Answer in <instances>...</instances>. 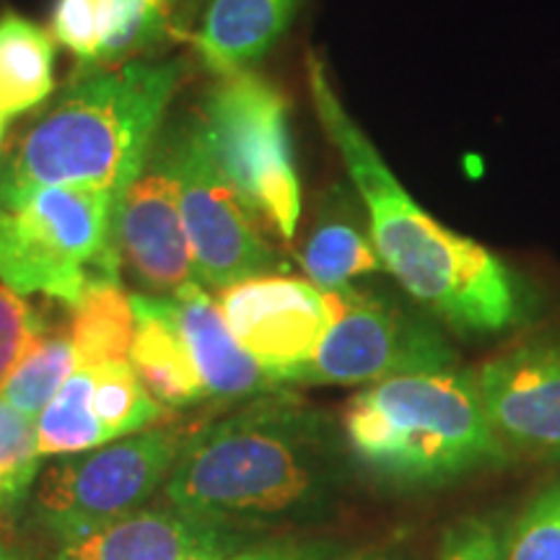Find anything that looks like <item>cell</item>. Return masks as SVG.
<instances>
[{"mask_svg": "<svg viewBox=\"0 0 560 560\" xmlns=\"http://www.w3.org/2000/svg\"><path fill=\"white\" fill-rule=\"evenodd\" d=\"M342 450L325 412L276 387L195 425L161 490L174 506L272 537L330 520L346 488Z\"/></svg>", "mask_w": 560, "mask_h": 560, "instance_id": "cell-1", "label": "cell"}, {"mask_svg": "<svg viewBox=\"0 0 560 560\" xmlns=\"http://www.w3.org/2000/svg\"><path fill=\"white\" fill-rule=\"evenodd\" d=\"M306 81L322 130L366 213L382 268L454 332L499 335L520 325L527 314V293L509 265L480 242L433 219L405 190L380 149L342 107L317 55L306 58Z\"/></svg>", "mask_w": 560, "mask_h": 560, "instance_id": "cell-2", "label": "cell"}, {"mask_svg": "<svg viewBox=\"0 0 560 560\" xmlns=\"http://www.w3.org/2000/svg\"><path fill=\"white\" fill-rule=\"evenodd\" d=\"M187 62L130 60L83 68L0 151V202L37 187H86L122 200L138 177Z\"/></svg>", "mask_w": 560, "mask_h": 560, "instance_id": "cell-3", "label": "cell"}, {"mask_svg": "<svg viewBox=\"0 0 560 560\" xmlns=\"http://www.w3.org/2000/svg\"><path fill=\"white\" fill-rule=\"evenodd\" d=\"M340 429L350 462L389 488H436L506 459L470 371L369 384L346 405Z\"/></svg>", "mask_w": 560, "mask_h": 560, "instance_id": "cell-4", "label": "cell"}, {"mask_svg": "<svg viewBox=\"0 0 560 560\" xmlns=\"http://www.w3.org/2000/svg\"><path fill=\"white\" fill-rule=\"evenodd\" d=\"M120 206L112 192L60 185L0 202V283L73 310L89 283L120 280Z\"/></svg>", "mask_w": 560, "mask_h": 560, "instance_id": "cell-5", "label": "cell"}, {"mask_svg": "<svg viewBox=\"0 0 560 560\" xmlns=\"http://www.w3.org/2000/svg\"><path fill=\"white\" fill-rule=\"evenodd\" d=\"M198 117L215 164L255 219L291 242L301 219V182L283 94L255 70L219 75Z\"/></svg>", "mask_w": 560, "mask_h": 560, "instance_id": "cell-6", "label": "cell"}, {"mask_svg": "<svg viewBox=\"0 0 560 560\" xmlns=\"http://www.w3.org/2000/svg\"><path fill=\"white\" fill-rule=\"evenodd\" d=\"M192 431L195 425H153L58 459L32 490V524L62 545L132 514L164 488Z\"/></svg>", "mask_w": 560, "mask_h": 560, "instance_id": "cell-7", "label": "cell"}, {"mask_svg": "<svg viewBox=\"0 0 560 560\" xmlns=\"http://www.w3.org/2000/svg\"><path fill=\"white\" fill-rule=\"evenodd\" d=\"M325 296L330 325L312 359L289 376V384L348 387L457 369L450 340L429 319L389 296L353 285L325 291Z\"/></svg>", "mask_w": 560, "mask_h": 560, "instance_id": "cell-8", "label": "cell"}, {"mask_svg": "<svg viewBox=\"0 0 560 560\" xmlns=\"http://www.w3.org/2000/svg\"><path fill=\"white\" fill-rule=\"evenodd\" d=\"M177 130L179 210L198 283L223 291L240 280L283 268L280 255L265 240L262 223L215 164L200 117H177Z\"/></svg>", "mask_w": 560, "mask_h": 560, "instance_id": "cell-9", "label": "cell"}, {"mask_svg": "<svg viewBox=\"0 0 560 560\" xmlns=\"http://www.w3.org/2000/svg\"><path fill=\"white\" fill-rule=\"evenodd\" d=\"M117 255L120 268L130 270L153 296H174L200 285L179 210L177 120L161 125L138 177L122 195Z\"/></svg>", "mask_w": 560, "mask_h": 560, "instance_id": "cell-10", "label": "cell"}, {"mask_svg": "<svg viewBox=\"0 0 560 560\" xmlns=\"http://www.w3.org/2000/svg\"><path fill=\"white\" fill-rule=\"evenodd\" d=\"M221 317L236 342L276 384L312 359L330 325L325 291L312 280L255 276L219 291Z\"/></svg>", "mask_w": 560, "mask_h": 560, "instance_id": "cell-11", "label": "cell"}, {"mask_svg": "<svg viewBox=\"0 0 560 560\" xmlns=\"http://www.w3.org/2000/svg\"><path fill=\"white\" fill-rule=\"evenodd\" d=\"M482 410L503 446L560 457V338H537L475 371Z\"/></svg>", "mask_w": 560, "mask_h": 560, "instance_id": "cell-12", "label": "cell"}, {"mask_svg": "<svg viewBox=\"0 0 560 560\" xmlns=\"http://www.w3.org/2000/svg\"><path fill=\"white\" fill-rule=\"evenodd\" d=\"M265 540L170 501L145 503L79 540L55 545L52 560H195Z\"/></svg>", "mask_w": 560, "mask_h": 560, "instance_id": "cell-13", "label": "cell"}, {"mask_svg": "<svg viewBox=\"0 0 560 560\" xmlns=\"http://www.w3.org/2000/svg\"><path fill=\"white\" fill-rule=\"evenodd\" d=\"M174 319L200 371L208 400L244 402L280 387L260 369L252 355L236 342L221 317L219 304L202 285H190L170 296Z\"/></svg>", "mask_w": 560, "mask_h": 560, "instance_id": "cell-14", "label": "cell"}, {"mask_svg": "<svg viewBox=\"0 0 560 560\" xmlns=\"http://www.w3.org/2000/svg\"><path fill=\"white\" fill-rule=\"evenodd\" d=\"M136 335H132L130 366L153 400L164 408H192L206 402L200 371L174 319L170 296L132 293Z\"/></svg>", "mask_w": 560, "mask_h": 560, "instance_id": "cell-15", "label": "cell"}, {"mask_svg": "<svg viewBox=\"0 0 560 560\" xmlns=\"http://www.w3.org/2000/svg\"><path fill=\"white\" fill-rule=\"evenodd\" d=\"M301 0H208L202 11L195 50L215 75L252 70L296 16Z\"/></svg>", "mask_w": 560, "mask_h": 560, "instance_id": "cell-16", "label": "cell"}, {"mask_svg": "<svg viewBox=\"0 0 560 560\" xmlns=\"http://www.w3.org/2000/svg\"><path fill=\"white\" fill-rule=\"evenodd\" d=\"M361 208L355 190L350 195L342 187H335L322 202L319 219L301 249V268L317 289H342L382 268L371 231L355 215Z\"/></svg>", "mask_w": 560, "mask_h": 560, "instance_id": "cell-17", "label": "cell"}, {"mask_svg": "<svg viewBox=\"0 0 560 560\" xmlns=\"http://www.w3.org/2000/svg\"><path fill=\"white\" fill-rule=\"evenodd\" d=\"M55 91V39L34 21L0 19V120L11 122Z\"/></svg>", "mask_w": 560, "mask_h": 560, "instance_id": "cell-18", "label": "cell"}, {"mask_svg": "<svg viewBox=\"0 0 560 560\" xmlns=\"http://www.w3.org/2000/svg\"><path fill=\"white\" fill-rule=\"evenodd\" d=\"M70 317V346L75 369H100L130 359L136 312L120 280H94L81 293Z\"/></svg>", "mask_w": 560, "mask_h": 560, "instance_id": "cell-19", "label": "cell"}, {"mask_svg": "<svg viewBox=\"0 0 560 560\" xmlns=\"http://www.w3.org/2000/svg\"><path fill=\"white\" fill-rule=\"evenodd\" d=\"M94 369H75L37 418V454L42 459L75 457L109 444L94 416Z\"/></svg>", "mask_w": 560, "mask_h": 560, "instance_id": "cell-20", "label": "cell"}, {"mask_svg": "<svg viewBox=\"0 0 560 560\" xmlns=\"http://www.w3.org/2000/svg\"><path fill=\"white\" fill-rule=\"evenodd\" d=\"M73 371L75 359L68 335L45 332L0 387V397L26 418L37 420Z\"/></svg>", "mask_w": 560, "mask_h": 560, "instance_id": "cell-21", "label": "cell"}, {"mask_svg": "<svg viewBox=\"0 0 560 560\" xmlns=\"http://www.w3.org/2000/svg\"><path fill=\"white\" fill-rule=\"evenodd\" d=\"M94 416L109 441L153 429L164 416V405L153 400L138 380L130 361L104 363L94 369Z\"/></svg>", "mask_w": 560, "mask_h": 560, "instance_id": "cell-22", "label": "cell"}, {"mask_svg": "<svg viewBox=\"0 0 560 560\" xmlns=\"http://www.w3.org/2000/svg\"><path fill=\"white\" fill-rule=\"evenodd\" d=\"M174 0H102L104 42L100 68L140 60L170 26Z\"/></svg>", "mask_w": 560, "mask_h": 560, "instance_id": "cell-23", "label": "cell"}, {"mask_svg": "<svg viewBox=\"0 0 560 560\" xmlns=\"http://www.w3.org/2000/svg\"><path fill=\"white\" fill-rule=\"evenodd\" d=\"M37 420L0 397V527L30 499L39 475Z\"/></svg>", "mask_w": 560, "mask_h": 560, "instance_id": "cell-24", "label": "cell"}, {"mask_svg": "<svg viewBox=\"0 0 560 560\" xmlns=\"http://www.w3.org/2000/svg\"><path fill=\"white\" fill-rule=\"evenodd\" d=\"M509 560H560V482L537 495L514 522Z\"/></svg>", "mask_w": 560, "mask_h": 560, "instance_id": "cell-25", "label": "cell"}, {"mask_svg": "<svg viewBox=\"0 0 560 560\" xmlns=\"http://www.w3.org/2000/svg\"><path fill=\"white\" fill-rule=\"evenodd\" d=\"M52 39L81 62V70L100 68L104 42L102 0H58L52 11Z\"/></svg>", "mask_w": 560, "mask_h": 560, "instance_id": "cell-26", "label": "cell"}, {"mask_svg": "<svg viewBox=\"0 0 560 560\" xmlns=\"http://www.w3.org/2000/svg\"><path fill=\"white\" fill-rule=\"evenodd\" d=\"M45 332L42 314L24 296L0 283V387Z\"/></svg>", "mask_w": 560, "mask_h": 560, "instance_id": "cell-27", "label": "cell"}, {"mask_svg": "<svg viewBox=\"0 0 560 560\" xmlns=\"http://www.w3.org/2000/svg\"><path fill=\"white\" fill-rule=\"evenodd\" d=\"M509 524L486 516H465L444 532L436 560H509Z\"/></svg>", "mask_w": 560, "mask_h": 560, "instance_id": "cell-28", "label": "cell"}, {"mask_svg": "<svg viewBox=\"0 0 560 560\" xmlns=\"http://www.w3.org/2000/svg\"><path fill=\"white\" fill-rule=\"evenodd\" d=\"M340 548L330 540H304L293 535H272L223 556L195 558V560H330Z\"/></svg>", "mask_w": 560, "mask_h": 560, "instance_id": "cell-29", "label": "cell"}, {"mask_svg": "<svg viewBox=\"0 0 560 560\" xmlns=\"http://www.w3.org/2000/svg\"><path fill=\"white\" fill-rule=\"evenodd\" d=\"M330 560H402V558L389 548H366V550L348 552V556H340L338 552V556H332Z\"/></svg>", "mask_w": 560, "mask_h": 560, "instance_id": "cell-30", "label": "cell"}, {"mask_svg": "<svg viewBox=\"0 0 560 560\" xmlns=\"http://www.w3.org/2000/svg\"><path fill=\"white\" fill-rule=\"evenodd\" d=\"M0 560H21L19 552L13 550V545L3 535H0Z\"/></svg>", "mask_w": 560, "mask_h": 560, "instance_id": "cell-31", "label": "cell"}, {"mask_svg": "<svg viewBox=\"0 0 560 560\" xmlns=\"http://www.w3.org/2000/svg\"><path fill=\"white\" fill-rule=\"evenodd\" d=\"M5 128H9V122L0 120V151H3V138H5Z\"/></svg>", "mask_w": 560, "mask_h": 560, "instance_id": "cell-32", "label": "cell"}]
</instances>
